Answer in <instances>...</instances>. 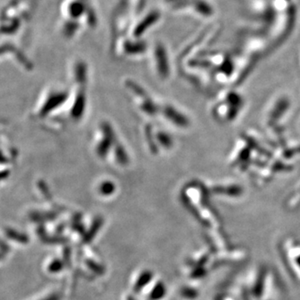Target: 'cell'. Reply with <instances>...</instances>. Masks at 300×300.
I'll use <instances>...</instances> for the list:
<instances>
[{
	"mask_svg": "<svg viewBox=\"0 0 300 300\" xmlns=\"http://www.w3.org/2000/svg\"><path fill=\"white\" fill-rule=\"evenodd\" d=\"M161 12L157 10H152L145 14L134 26L131 30V35L135 38H142V36L154 27L161 20Z\"/></svg>",
	"mask_w": 300,
	"mask_h": 300,
	"instance_id": "6da1fadb",
	"label": "cell"
},
{
	"mask_svg": "<svg viewBox=\"0 0 300 300\" xmlns=\"http://www.w3.org/2000/svg\"><path fill=\"white\" fill-rule=\"evenodd\" d=\"M80 30V21H74V20H65L64 22L62 25V32L65 37L70 38L74 37L77 34L78 32Z\"/></svg>",
	"mask_w": 300,
	"mask_h": 300,
	"instance_id": "7a4b0ae2",
	"label": "cell"
}]
</instances>
